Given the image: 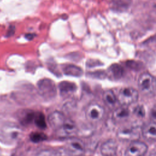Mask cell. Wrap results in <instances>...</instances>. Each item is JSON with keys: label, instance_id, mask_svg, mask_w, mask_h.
Wrapping results in <instances>:
<instances>
[{"label": "cell", "instance_id": "8992f818", "mask_svg": "<svg viewBox=\"0 0 156 156\" xmlns=\"http://www.w3.org/2000/svg\"><path fill=\"white\" fill-rule=\"evenodd\" d=\"M65 149L71 156H82L85 151V146L84 142L75 136L68 140Z\"/></svg>", "mask_w": 156, "mask_h": 156}, {"label": "cell", "instance_id": "44dd1931", "mask_svg": "<svg viewBox=\"0 0 156 156\" xmlns=\"http://www.w3.org/2000/svg\"><path fill=\"white\" fill-rule=\"evenodd\" d=\"M134 113L139 116V117H143L145 115V110L143 105H138L135 107L133 110Z\"/></svg>", "mask_w": 156, "mask_h": 156}, {"label": "cell", "instance_id": "d4e9b609", "mask_svg": "<svg viewBox=\"0 0 156 156\" xmlns=\"http://www.w3.org/2000/svg\"><path fill=\"white\" fill-rule=\"evenodd\" d=\"M35 37V35L34 34H27L25 35V37L29 40H32Z\"/></svg>", "mask_w": 156, "mask_h": 156}, {"label": "cell", "instance_id": "6da1fadb", "mask_svg": "<svg viewBox=\"0 0 156 156\" xmlns=\"http://www.w3.org/2000/svg\"><path fill=\"white\" fill-rule=\"evenodd\" d=\"M21 129L9 121L0 122V141L6 144L16 143L22 135Z\"/></svg>", "mask_w": 156, "mask_h": 156}, {"label": "cell", "instance_id": "603a6c76", "mask_svg": "<svg viewBox=\"0 0 156 156\" xmlns=\"http://www.w3.org/2000/svg\"><path fill=\"white\" fill-rule=\"evenodd\" d=\"M149 117L151 121L156 122V106L152 107L149 111Z\"/></svg>", "mask_w": 156, "mask_h": 156}, {"label": "cell", "instance_id": "7a4b0ae2", "mask_svg": "<svg viewBox=\"0 0 156 156\" xmlns=\"http://www.w3.org/2000/svg\"><path fill=\"white\" fill-rule=\"evenodd\" d=\"M140 91L145 96H152L156 94V79L149 73H143L138 79Z\"/></svg>", "mask_w": 156, "mask_h": 156}, {"label": "cell", "instance_id": "ba28073f", "mask_svg": "<svg viewBox=\"0 0 156 156\" xmlns=\"http://www.w3.org/2000/svg\"><path fill=\"white\" fill-rule=\"evenodd\" d=\"M147 149L148 147L144 143L138 140H133L126 148L125 156H144Z\"/></svg>", "mask_w": 156, "mask_h": 156}, {"label": "cell", "instance_id": "277c9868", "mask_svg": "<svg viewBox=\"0 0 156 156\" xmlns=\"http://www.w3.org/2000/svg\"><path fill=\"white\" fill-rule=\"evenodd\" d=\"M85 118L91 124H96L101 121L105 114L104 107L96 102L89 104L85 109Z\"/></svg>", "mask_w": 156, "mask_h": 156}, {"label": "cell", "instance_id": "3957f363", "mask_svg": "<svg viewBox=\"0 0 156 156\" xmlns=\"http://www.w3.org/2000/svg\"><path fill=\"white\" fill-rule=\"evenodd\" d=\"M139 97L138 91L131 87L122 88L117 96L119 104L121 105L128 106L136 102Z\"/></svg>", "mask_w": 156, "mask_h": 156}, {"label": "cell", "instance_id": "8fae6325", "mask_svg": "<svg viewBox=\"0 0 156 156\" xmlns=\"http://www.w3.org/2000/svg\"><path fill=\"white\" fill-rule=\"evenodd\" d=\"M117 150L118 144L113 139H109L105 141L101 147V153L102 156H115Z\"/></svg>", "mask_w": 156, "mask_h": 156}, {"label": "cell", "instance_id": "5bb4252c", "mask_svg": "<svg viewBox=\"0 0 156 156\" xmlns=\"http://www.w3.org/2000/svg\"><path fill=\"white\" fill-rule=\"evenodd\" d=\"M130 116V111L126 105H121L116 108L113 112V119L118 122L126 121Z\"/></svg>", "mask_w": 156, "mask_h": 156}, {"label": "cell", "instance_id": "30bf717a", "mask_svg": "<svg viewBox=\"0 0 156 156\" xmlns=\"http://www.w3.org/2000/svg\"><path fill=\"white\" fill-rule=\"evenodd\" d=\"M77 130L78 129L76 122L72 119L66 118L62 127L58 132H61L62 134V136L70 138L75 136Z\"/></svg>", "mask_w": 156, "mask_h": 156}, {"label": "cell", "instance_id": "e0dca14e", "mask_svg": "<svg viewBox=\"0 0 156 156\" xmlns=\"http://www.w3.org/2000/svg\"><path fill=\"white\" fill-rule=\"evenodd\" d=\"M60 93L63 95H67L76 90V85L69 82H63L59 84Z\"/></svg>", "mask_w": 156, "mask_h": 156}, {"label": "cell", "instance_id": "7402d4cb", "mask_svg": "<svg viewBox=\"0 0 156 156\" xmlns=\"http://www.w3.org/2000/svg\"><path fill=\"white\" fill-rule=\"evenodd\" d=\"M54 151L51 149H44L39 151L37 156H54Z\"/></svg>", "mask_w": 156, "mask_h": 156}, {"label": "cell", "instance_id": "52a82bcc", "mask_svg": "<svg viewBox=\"0 0 156 156\" xmlns=\"http://www.w3.org/2000/svg\"><path fill=\"white\" fill-rule=\"evenodd\" d=\"M38 87L41 95L45 99H52L56 94V87L52 80H41L38 83Z\"/></svg>", "mask_w": 156, "mask_h": 156}, {"label": "cell", "instance_id": "d6986e66", "mask_svg": "<svg viewBox=\"0 0 156 156\" xmlns=\"http://www.w3.org/2000/svg\"><path fill=\"white\" fill-rule=\"evenodd\" d=\"M30 140L35 143H40L47 139V136L46 135L42 132H33L30 135Z\"/></svg>", "mask_w": 156, "mask_h": 156}, {"label": "cell", "instance_id": "9a60e30c", "mask_svg": "<svg viewBox=\"0 0 156 156\" xmlns=\"http://www.w3.org/2000/svg\"><path fill=\"white\" fill-rule=\"evenodd\" d=\"M35 112L30 110H25L22 111L18 115L20 122L24 126H27L34 121Z\"/></svg>", "mask_w": 156, "mask_h": 156}, {"label": "cell", "instance_id": "2e32d148", "mask_svg": "<svg viewBox=\"0 0 156 156\" xmlns=\"http://www.w3.org/2000/svg\"><path fill=\"white\" fill-rule=\"evenodd\" d=\"M63 70L65 74L72 76H80L82 73L81 68L74 65H66L63 67Z\"/></svg>", "mask_w": 156, "mask_h": 156}, {"label": "cell", "instance_id": "cb8c5ba5", "mask_svg": "<svg viewBox=\"0 0 156 156\" xmlns=\"http://www.w3.org/2000/svg\"><path fill=\"white\" fill-rule=\"evenodd\" d=\"M15 26H10V27L9 28L8 31L7 32V37H10V36H12V35H13L15 30Z\"/></svg>", "mask_w": 156, "mask_h": 156}, {"label": "cell", "instance_id": "5b68a950", "mask_svg": "<svg viewBox=\"0 0 156 156\" xmlns=\"http://www.w3.org/2000/svg\"><path fill=\"white\" fill-rule=\"evenodd\" d=\"M141 129L136 124H126L121 127L117 132V136L121 140H137Z\"/></svg>", "mask_w": 156, "mask_h": 156}, {"label": "cell", "instance_id": "9c48e42d", "mask_svg": "<svg viewBox=\"0 0 156 156\" xmlns=\"http://www.w3.org/2000/svg\"><path fill=\"white\" fill-rule=\"evenodd\" d=\"M66 119V117L63 113L58 111H54L49 115L48 121L54 130L58 132L62 127Z\"/></svg>", "mask_w": 156, "mask_h": 156}, {"label": "cell", "instance_id": "4fadbf2b", "mask_svg": "<svg viewBox=\"0 0 156 156\" xmlns=\"http://www.w3.org/2000/svg\"><path fill=\"white\" fill-rule=\"evenodd\" d=\"M102 99L106 106L110 110H114L119 104L117 96L112 90H106L103 93Z\"/></svg>", "mask_w": 156, "mask_h": 156}, {"label": "cell", "instance_id": "484cf974", "mask_svg": "<svg viewBox=\"0 0 156 156\" xmlns=\"http://www.w3.org/2000/svg\"><path fill=\"white\" fill-rule=\"evenodd\" d=\"M82 156H84V155H82Z\"/></svg>", "mask_w": 156, "mask_h": 156}, {"label": "cell", "instance_id": "ac0fdd59", "mask_svg": "<svg viewBox=\"0 0 156 156\" xmlns=\"http://www.w3.org/2000/svg\"><path fill=\"white\" fill-rule=\"evenodd\" d=\"M34 122L35 125L41 129H44L46 127V121L45 116L41 112H35Z\"/></svg>", "mask_w": 156, "mask_h": 156}, {"label": "cell", "instance_id": "ffe728a7", "mask_svg": "<svg viewBox=\"0 0 156 156\" xmlns=\"http://www.w3.org/2000/svg\"><path fill=\"white\" fill-rule=\"evenodd\" d=\"M54 156H71L65 147H60L54 151Z\"/></svg>", "mask_w": 156, "mask_h": 156}, {"label": "cell", "instance_id": "7c38bea8", "mask_svg": "<svg viewBox=\"0 0 156 156\" xmlns=\"http://www.w3.org/2000/svg\"><path fill=\"white\" fill-rule=\"evenodd\" d=\"M141 135L148 140H156V122L150 121L141 128Z\"/></svg>", "mask_w": 156, "mask_h": 156}]
</instances>
